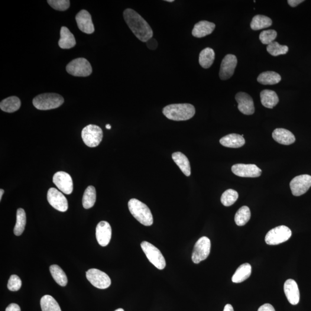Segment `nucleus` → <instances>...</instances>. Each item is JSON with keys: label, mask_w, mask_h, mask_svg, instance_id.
Segmentation results:
<instances>
[{"label": "nucleus", "mask_w": 311, "mask_h": 311, "mask_svg": "<svg viewBox=\"0 0 311 311\" xmlns=\"http://www.w3.org/2000/svg\"><path fill=\"white\" fill-rule=\"evenodd\" d=\"M106 128L107 129H109L110 130V129H111V126L110 124H107L106 125Z\"/></svg>", "instance_id": "47"}, {"label": "nucleus", "mask_w": 311, "mask_h": 311, "mask_svg": "<svg viewBox=\"0 0 311 311\" xmlns=\"http://www.w3.org/2000/svg\"><path fill=\"white\" fill-rule=\"evenodd\" d=\"M167 2H174V0H167V1H166Z\"/></svg>", "instance_id": "49"}, {"label": "nucleus", "mask_w": 311, "mask_h": 311, "mask_svg": "<svg viewBox=\"0 0 311 311\" xmlns=\"http://www.w3.org/2000/svg\"><path fill=\"white\" fill-rule=\"evenodd\" d=\"M238 103V109L243 114L250 115L254 114L255 108L253 99L245 92H239L235 96Z\"/></svg>", "instance_id": "16"}, {"label": "nucleus", "mask_w": 311, "mask_h": 311, "mask_svg": "<svg viewBox=\"0 0 311 311\" xmlns=\"http://www.w3.org/2000/svg\"><path fill=\"white\" fill-rule=\"evenodd\" d=\"M128 207L130 212L141 224L145 226L153 224V216L150 208L145 203L137 199H133L129 200Z\"/></svg>", "instance_id": "3"}, {"label": "nucleus", "mask_w": 311, "mask_h": 311, "mask_svg": "<svg viewBox=\"0 0 311 311\" xmlns=\"http://www.w3.org/2000/svg\"><path fill=\"white\" fill-rule=\"evenodd\" d=\"M50 271L55 281L61 287H66L67 284V278L66 273L59 266L51 265Z\"/></svg>", "instance_id": "31"}, {"label": "nucleus", "mask_w": 311, "mask_h": 311, "mask_svg": "<svg viewBox=\"0 0 311 311\" xmlns=\"http://www.w3.org/2000/svg\"><path fill=\"white\" fill-rule=\"evenodd\" d=\"M211 242L206 236L200 238L194 245L192 254V261L194 264H200L205 260L210 254Z\"/></svg>", "instance_id": "9"}, {"label": "nucleus", "mask_w": 311, "mask_h": 311, "mask_svg": "<svg viewBox=\"0 0 311 311\" xmlns=\"http://www.w3.org/2000/svg\"><path fill=\"white\" fill-rule=\"evenodd\" d=\"M42 311H61L59 304L50 295H45L41 300Z\"/></svg>", "instance_id": "33"}, {"label": "nucleus", "mask_w": 311, "mask_h": 311, "mask_svg": "<svg viewBox=\"0 0 311 311\" xmlns=\"http://www.w3.org/2000/svg\"><path fill=\"white\" fill-rule=\"evenodd\" d=\"M163 113L168 119L173 121H187L195 115L196 109L189 103L173 104L165 107Z\"/></svg>", "instance_id": "2"}, {"label": "nucleus", "mask_w": 311, "mask_h": 311, "mask_svg": "<svg viewBox=\"0 0 311 311\" xmlns=\"http://www.w3.org/2000/svg\"><path fill=\"white\" fill-rule=\"evenodd\" d=\"M277 37L276 31L268 30L262 31L259 35V40L264 44H270L274 42Z\"/></svg>", "instance_id": "38"}, {"label": "nucleus", "mask_w": 311, "mask_h": 311, "mask_svg": "<svg viewBox=\"0 0 311 311\" xmlns=\"http://www.w3.org/2000/svg\"><path fill=\"white\" fill-rule=\"evenodd\" d=\"M4 190L3 189H1L0 190V200H1L2 199V197L3 194H4Z\"/></svg>", "instance_id": "46"}, {"label": "nucleus", "mask_w": 311, "mask_h": 311, "mask_svg": "<svg viewBox=\"0 0 311 311\" xmlns=\"http://www.w3.org/2000/svg\"><path fill=\"white\" fill-rule=\"evenodd\" d=\"M33 105L40 110H49L59 108L64 102L62 96L54 93L41 94L33 99Z\"/></svg>", "instance_id": "4"}, {"label": "nucleus", "mask_w": 311, "mask_h": 311, "mask_svg": "<svg viewBox=\"0 0 311 311\" xmlns=\"http://www.w3.org/2000/svg\"><path fill=\"white\" fill-rule=\"evenodd\" d=\"M68 73L77 77H87L92 73V69L89 61L84 58L73 60L66 67Z\"/></svg>", "instance_id": "7"}, {"label": "nucleus", "mask_w": 311, "mask_h": 311, "mask_svg": "<svg viewBox=\"0 0 311 311\" xmlns=\"http://www.w3.org/2000/svg\"><path fill=\"white\" fill-rule=\"evenodd\" d=\"M223 311H234V310H233V308L231 304H228L225 306Z\"/></svg>", "instance_id": "45"}, {"label": "nucleus", "mask_w": 311, "mask_h": 311, "mask_svg": "<svg viewBox=\"0 0 311 311\" xmlns=\"http://www.w3.org/2000/svg\"><path fill=\"white\" fill-rule=\"evenodd\" d=\"M304 2L303 0H288V2L291 7H296V6Z\"/></svg>", "instance_id": "44"}, {"label": "nucleus", "mask_w": 311, "mask_h": 311, "mask_svg": "<svg viewBox=\"0 0 311 311\" xmlns=\"http://www.w3.org/2000/svg\"><path fill=\"white\" fill-rule=\"evenodd\" d=\"M115 311H124V310L122 309H119L118 310H115Z\"/></svg>", "instance_id": "48"}, {"label": "nucleus", "mask_w": 311, "mask_h": 311, "mask_svg": "<svg viewBox=\"0 0 311 311\" xmlns=\"http://www.w3.org/2000/svg\"><path fill=\"white\" fill-rule=\"evenodd\" d=\"M239 194L236 191L232 189L226 190L222 194L221 202L225 206H230L234 204L238 200Z\"/></svg>", "instance_id": "37"}, {"label": "nucleus", "mask_w": 311, "mask_h": 311, "mask_svg": "<svg viewBox=\"0 0 311 311\" xmlns=\"http://www.w3.org/2000/svg\"><path fill=\"white\" fill-rule=\"evenodd\" d=\"M273 23L271 19L264 15H256L251 22L252 30L257 31L270 27Z\"/></svg>", "instance_id": "30"}, {"label": "nucleus", "mask_w": 311, "mask_h": 311, "mask_svg": "<svg viewBox=\"0 0 311 311\" xmlns=\"http://www.w3.org/2000/svg\"><path fill=\"white\" fill-rule=\"evenodd\" d=\"M5 311H21V310L18 304L12 303L6 308Z\"/></svg>", "instance_id": "43"}, {"label": "nucleus", "mask_w": 311, "mask_h": 311, "mask_svg": "<svg viewBox=\"0 0 311 311\" xmlns=\"http://www.w3.org/2000/svg\"><path fill=\"white\" fill-rule=\"evenodd\" d=\"M76 21L78 27L84 33L90 34L95 31L91 16L88 11L82 10L78 13Z\"/></svg>", "instance_id": "18"}, {"label": "nucleus", "mask_w": 311, "mask_h": 311, "mask_svg": "<svg viewBox=\"0 0 311 311\" xmlns=\"http://www.w3.org/2000/svg\"><path fill=\"white\" fill-rule=\"evenodd\" d=\"M258 311H275L274 308L270 304H265L259 307Z\"/></svg>", "instance_id": "42"}, {"label": "nucleus", "mask_w": 311, "mask_h": 311, "mask_svg": "<svg viewBox=\"0 0 311 311\" xmlns=\"http://www.w3.org/2000/svg\"><path fill=\"white\" fill-rule=\"evenodd\" d=\"M215 59V53L211 48H204L200 54L199 63L200 66L205 69H207L211 67Z\"/></svg>", "instance_id": "29"}, {"label": "nucleus", "mask_w": 311, "mask_h": 311, "mask_svg": "<svg viewBox=\"0 0 311 311\" xmlns=\"http://www.w3.org/2000/svg\"><path fill=\"white\" fill-rule=\"evenodd\" d=\"M141 247L148 260L156 267L159 270H163L166 267V260L159 249L150 243L146 241L141 243Z\"/></svg>", "instance_id": "5"}, {"label": "nucleus", "mask_w": 311, "mask_h": 311, "mask_svg": "<svg viewBox=\"0 0 311 311\" xmlns=\"http://www.w3.org/2000/svg\"><path fill=\"white\" fill-rule=\"evenodd\" d=\"M21 106V100L16 96L9 97V98L2 100L0 103V108L2 111L9 113L18 111L20 109Z\"/></svg>", "instance_id": "27"}, {"label": "nucleus", "mask_w": 311, "mask_h": 311, "mask_svg": "<svg viewBox=\"0 0 311 311\" xmlns=\"http://www.w3.org/2000/svg\"><path fill=\"white\" fill-rule=\"evenodd\" d=\"M47 200L50 205L58 211L65 212L68 209V203L64 194L55 188H50L47 192Z\"/></svg>", "instance_id": "12"}, {"label": "nucleus", "mask_w": 311, "mask_h": 311, "mask_svg": "<svg viewBox=\"0 0 311 311\" xmlns=\"http://www.w3.org/2000/svg\"><path fill=\"white\" fill-rule=\"evenodd\" d=\"M284 289L288 301L292 305H297L300 301V291L296 282L292 279L287 280Z\"/></svg>", "instance_id": "19"}, {"label": "nucleus", "mask_w": 311, "mask_h": 311, "mask_svg": "<svg viewBox=\"0 0 311 311\" xmlns=\"http://www.w3.org/2000/svg\"><path fill=\"white\" fill-rule=\"evenodd\" d=\"M237 58L233 54H228L223 58L220 67L219 76L220 79L226 80L230 79L235 72L237 66Z\"/></svg>", "instance_id": "14"}, {"label": "nucleus", "mask_w": 311, "mask_h": 311, "mask_svg": "<svg viewBox=\"0 0 311 311\" xmlns=\"http://www.w3.org/2000/svg\"><path fill=\"white\" fill-rule=\"evenodd\" d=\"M47 2L52 8L60 11L67 10L70 6L69 0H48Z\"/></svg>", "instance_id": "39"}, {"label": "nucleus", "mask_w": 311, "mask_h": 311, "mask_svg": "<svg viewBox=\"0 0 311 311\" xmlns=\"http://www.w3.org/2000/svg\"><path fill=\"white\" fill-rule=\"evenodd\" d=\"M26 224V215L24 209L19 208L16 214V223L14 228L16 236H21L24 231Z\"/></svg>", "instance_id": "35"}, {"label": "nucleus", "mask_w": 311, "mask_h": 311, "mask_svg": "<svg viewBox=\"0 0 311 311\" xmlns=\"http://www.w3.org/2000/svg\"><path fill=\"white\" fill-rule=\"evenodd\" d=\"M272 136L278 143L285 145L292 144L296 141L295 137L292 133L283 128L275 129Z\"/></svg>", "instance_id": "20"}, {"label": "nucleus", "mask_w": 311, "mask_h": 311, "mask_svg": "<svg viewBox=\"0 0 311 311\" xmlns=\"http://www.w3.org/2000/svg\"><path fill=\"white\" fill-rule=\"evenodd\" d=\"M261 101L265 108L273 109L279 102V98L274 90L265 89L261 92Z\"/></svg>", "instance_id": "25"}, {"label": "nucleus", "mask_w": 311, "mask_h": 311, "mask_svg": "<svg viewBox=\"0 0 311 311\" xmlns=\"http://www.w3.org/2000/svg\"><path fill=\"white\" fill-rule=\"evenodd\" d=\"M86 277L90 283L98 289H107L111 284L109 275L96 268H91L87 271Z\"/></svg>", "instance_id": "10"}, {"label": "nucleus", "mask_w": 311, "mask_h": 311, "mask_svg": "<svg viewBox=\"0 0 311 311\" xmlns=\"http://www.w3.org/2000/svg\"><path fill=\"white\" fill-rule=\"evenodd\" d=\"M251 218V212L248 206H244L241 207L236 212L235 221L236 225L244 226L246 224Z\"/></svg>", "instance_id": "34"}, {"label": "nucleus", "mask_w": 311, "mask_h": 311, "mask_svg": "<svg viewBox=\"0 0 311 311\" xmlns=\"http://www.w3.org/2000/svg\"><path fill=\"white\" fill-rule=\"evenodd\" d=\"M220 142L225 147L238 148L243 147L245 144V140L244 137L241 135L230 134L220 139Z\"/></svg>", "instance_id": "22"}, {"label": "nucleus", "mask_w": 311, "mask_h": 311, "mask_svg": "<svg viewBox=\"0 0 311 311\" xmlns=\"http://www.w3.org/2000/svg\"><path fill=\"white\" fill-rule=\"evenodd\" d=\"M216 27L213 22L205 21H200L194 25L192 35L194 37L203 38L211 34Z\"/></svg>", "instance_id": "21"}, {"label": "nucleus", "mask_w": 311, "mask_h": 311, "mask_svg": "<svg viewBox=\"0 0 311 311\" xmlns=\"http://www.w3.org/2000/svg\"><path fill=\"white\" fill-rule=\"evenodd\" d=\"M291 236V230L288 226H278L268 231L266 235L265 242L268 245H278L288 241Z\"/></svg>", "instance_id": "8"}, {"label": "nucleus", "mask_w": 311, "mask_h": 311, "mask_svg": "<svg viewBox=\"0 0 311 311\" xmlns=\"http://www.w3.org/2000/svg\"><path fill=\"white\" fill-rule=\"evenodd\" d=\"M281 80V77L279 74L273 71H267L259 74L257 81L263 85H274L279 83Z\"/></svg>", "instance_id": "28"}, {"label": "nucleus", "mask_w": 311, "mask_h": 311, "mask_svg": "<svg viewBox=\"0 0 311 311\" xmlns=\"http://www.w3.org/2000/svg\"><path fill=\"white\" fill-rule=\"evenodd\" d=\"M147 46L150 49L155 50L156 49L157 47V42L155 40V39L151 38V40L146 42Z\"/></svg>", "instance_id": "41"}, {"label": "nucleus", "mask_w": 311, "mask_h": 311, "mask_svg": "<svg viewBox=\"0 0 311 311\" xmlns=\"http://www.w3.org/2000/svg\"><path fill=\"white\" fill-rule=\"evenodd\" d=\"M232 171L236 176L244 178H257L262 174V170L255 164H235Z\"/></svg>", "instance_id": "15"}, {"label": "nucleus", "mask_w": 311, "mask_h": 311, "mask_svg": "<svg viewBox=\"0 0 311 311\" xmlns=\"http://www.w3.org/2000/svg\"><path fill=\"white\" fill-rule=\"evenodd\" d=\"M251 266L245 263L240 266L232 278L234 283H241L248 279L251 274Z\"/></svg>", "instance_id": "26"}, {"label": "nucleus", "mask_w": 311, "mask_h": 311, "mask_svg": "<svg viewBox=\"0 0 311 311\" xmlns=\"http://www.w3.org/2000/svg\"><path fill=\"white\" fill-rule=\"evenodd\" d=\"M96 199L95 188L92 186H89L84 192L83 197V205L84 208L89 209L95 205Z\"/></svg>", "instance_id": "32"}, {"label": "nucleus", "mask_w": 311, "mask_h": 311, "mask_svg": "<svg viewBox=\"0 0 311 311\" xmlns=\"http://www.w3.org/2000/svg\"><path fill=\"white\" fill-rule=\"evenodd\" d=\"M112 229L108 222L102 221L100 222L96 228V237L98 244L106 247L111 241Z\"/></svg>", "instance_id": "17"}, {"label": "nucleus", "mask_w": 311, "mask_h": 311, "mask_svg": "<svg viewBox=\"0 0 311 311\" xmlns=\"http://www.w3.org/2000/svg\"><path fill=\"white\" fill-rule=\"evenodd\" d=\"M311 187V176L301 175L294 178L290 183L291 193L294 196L299 197L306 193Z\"/></svg>", "instance_id": "11"}, {"label": "nucleus", "mask_w": 311, "mask_h": 311, "mask_svg": "<svg viewBox=\"0 0 311 311\" xmlns=\"http://www.w3.org/2000/svg\"><path fill=\"white\" fill-rule=\"evenodd\" d=\"M172 157H173L175 163L179 167L181 172L186 177H190L191 175L190 163L186 156L181 152H177L172 155Z\"/></svg>", "instance_id": "24"}, {"label": "nucleus", "mask_w": 311, "mask_h": 311, "mask_svg": "<svg viewBox=\"0 0 311 311\" xmlns=\"http://www.w3.org/2000/svg\"><path fill=\"white\" fill-rule=\"evenodd\" d=\"M61 38L58 44L63 49H69L75 46L76 42L73 34L66 27H62L60 32Z\"/></svg>", "instance_id": "23"}, {"label": "nucleus", "mask_w": 311, "mask_h": 311, "mask_svg": "<svg viewBox=\"0 0 311 311\" xmlns=\"http://www.w3.org/2000/svg\"><path fill=\"white\" fill-rule=\"evenodd\" d=\"M268 53L273 56H278L280 55L286 54L289 50V48L285 45H281L277 42H272L270 44L267 45V48Z\"/></svg>", "instance_id": "36"}, {"label": "nucleus", "mask_w": 311, "mask_h": 311, "mask_svg": "<svg viewBox=\"0 0 311 311\" xmlns=\"http://www.w3.org/2000/svg\"><path fill=\"white\" fill-rule=\"evenodd\" d=\"M126 24L139 40L147 42L153 37V31L147 21L132 9H126L124 12Z\"/></svg>", "instance_id": "1"}, {"label": "nucleus", "mask_w": 311, "mask_h": 311, "mask_svg": "<svg viewBox=\"0 0 311 311\" xmlns=\"http://www.w3.org/2000/svg\"><path fill=\"white\" fill-rule=\"evenodd\" d=\"M82 137L87 146L90 148L96 147L102 140L103 131L98 126L89 125L83 129Z\"/></svg>", "instance_id": "6"}, {"label": "nucleus", "mask_w": 311, "mask_h": 311, "mask_svg": "<svg viewBox=\"0 0 311 311\" xmlns=\"http://www.w3.org/2000/svg\"><path fill=\"white\" fill-rule=\"evenodd\" d=\"M22 284L21 278L18 275H12L8 281V289L11 291H18L21 289Z\"/></svg>", "instance_id": "40"}, {"label": "nucleus", "mask_w": 311, "mask_h": 311, "mask_svg": "<svg viewBox=\"0 0 311 311\" xmlns=\"http://www.w3.org/2000/svg\"><path fill=\"white\" fill-rule=\"evenodd\" d=\"M53 183L63 193L70 194L73 190V184L72 177L69 174L64 171L58 172L54 174L53 178Z\"/></svg>", "instance_id": "13"}]
</instances>
